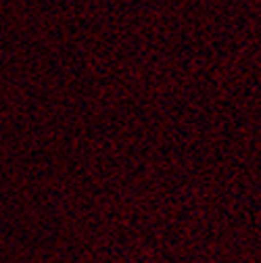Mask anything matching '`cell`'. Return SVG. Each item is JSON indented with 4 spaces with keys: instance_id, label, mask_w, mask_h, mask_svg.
<instances>
[]
</instances>
